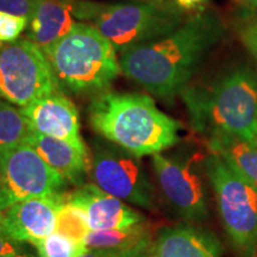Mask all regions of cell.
I'll use <instances>...</instances> for the list:
<instances>
[{
	"instance_id": "13",
	"label": "cell",
	"mask_w": 257,
	"mask_h": 257,
	"mask_svg": "<svg viewBox=\"0 0 257 257\" xmlns=\"http://www.w3.org/2000/svg\"><path fill=\"white\" fill-rule=\"evenodd\" d=\"M63 195L83 210L87 216L89 229L93 231L121 229L146 220L140 212L131 208L126 202L104 192L94 184H83Z\"/></svg>"
},
{
	"instance_id": "31",
	"label": "cell",
	"mask_w": 257,
	"mask_h": 257,
	"mask_svg": "<svg viewBox=\"0 0 257 257\" xmlns=\"http://www.w3.org/2000/svg\"><path fill=\"white\" fill-rule=\"evenodd\" d=\"M154 257H156V256H154Z\"/></svg>"
},
{
	"instance_id": "6",
	"label": "cell",
	"mask_w": 257,
	"mask_h": 257,
	"mask_svg": "<svg viewBox=\"0 0 257 257\" xmlns=\"http://www.w3.org/2000/svg\"><path fill=\"white\" fill-rule=\"evenodd\" d=\"M204 169L213 188L220 220L239 257L257 253V188L217 154L205 157Z\"/></svg>"
},
{
	"instance_id": "5",
	"label": "cell",
	"mask_w": 257,
	"mask_h": 257,
	"mask_svg": "<svg viewBox=\"0 0 257 257\" xmlns=\"http://www.w3.org/2000/svg\"><path fill=\"white\" fill-rule=\"evenodd\" d=\"M74 16L98 29L119 54L165 37L186 19L176 0H75Z\"/></svg>"
},
{
	"instance_id": "8",
	"label": "cell",
	"mask_w": 257,
	"mask_h": 257,
	"mask_svg": "<svg viewBox=\"0 0 257 257\" xmlns=\"http://www.w3.org/2000/svg\"><path fill=\"white\" fill-rule=\"evenodd\" d=\"M89 174L93 184L121 201L150 211L156 208L155 192L141 157L117 144L94 143Z\"/></svg>"
},
{
	"instance_id": "21",
	"label": "cell",
	"mask_w": 257,
	"mask_h": 257,
	"mask_svg": "<svg viewBox=\"0 0 257 257\" xmlns=\"http://www.w3.org/2000/svg\"><path fill=\"white\" fill-rule=\"evenodd\" d=\"M35 246L38 257H79L88 251L82 243L75 242L56 231L35 244Z\"/></svg>"
},
{
	"instance_id": "3",
	"label": "cell",
	"mask_w": 257,
	"mask_h": 257,
	"mask_svg": "<svg viewBox=\"0 0 257 257\" xmlns=\"http://www.w3.org/2000/svg\"><path fill=\"white\" fill-rule=\"evenodd\" d=\"M192 127L204 137L229 134L253 143L257 127V72L249 66L230 69L207 85L181 92Z\"/></svg>"
},
{
	"instance_id": "28",
	"label": "cell",
	"mask_w": 257,
	"mask_h": 257,
	"mask_svg": "<svg viewBox=\"0 0 257 257\" xmlns=\"http://www.w3.org/2000/svg\"><path fill=\"white\" fill-rule=\"evenodd\" d=\"M4 220H5V212L2 208V206H0V232H4L5 233Z\"/></svg>"
},
{
	"instance_id": "32",
	"label": "cell",
	"mask_w": 257,
	"mask_h": 257,
	"mask_svg": "<svg viewBox=\"0 0 257 257\" xmlns=\"http://www.w3.org/2000/svg\"><path fill=\"white\" fill-rule=\"evenodd\" d=\"M256 257H257V256H256Z\"/></svg>"
},
{
	"instance_id": "4",
	"label": "cell",
	"mask_w": 257,
	"mask_h": 257,
	"mask_svg": "<svg viewBox=\"0 0 257 257\" xmlns=\"http://www.w3.org/2000/svg\"><path fill=\"white\" fill-rule=\"evenodd\" d=\"M43 51L60 92L101 94L121 72L113 44L83 22Z\"/></svg>"
},
{
	"instance_id": "30",
	"label": "cell",
	"mask_w": 257,
	"mask_h": 257,
	"mask_svg": "<svg viewBox=\"0 0 257 257\" xmlns=\"http://www.w3.org/2000/svg\"><path fill=\"white\" fill-rule=\"evenodd\" d=\"M253 143L257 146V127H256V134H255V140H253Z\"/></svg>"
},
{
	"instance_id": "1",
	"label": "cell",
	"mask_w": 257,
	"mask_h": 257,
	"mask_svg": "<svg viewBox=\"0 0 257 257\" xmlns=\"http://www.w3.org/2000/svg\"><path fill=\"white\" fill-rule=\"evenodd\" d=\"M226 34L216 12L200 11L174 31L120 54V70L146 91L163 99L181 94Z\"/></svg>"
},
{
	"instance_id": "19",
	"label": "cell",
	"mask_w": 257,
	"mask_h": 257,
	"mask_svg": "<svg viewBox=\"0 0 257 257\" xmlns=\"http://www.w3.org/2000/svg\"><path fill=\"white\" fill-rule=\"evenodd\" d=\"M31 133L22 108L0 99V152L27 142Z\"/></svg>"
},
{
	"instance_id": "11",
	"label": "cell",
	"mask_w": 257,
	"mask_h": 257,
	"mask_svg": "<svg viewBox=\"0 0 257 257\" xmlns=\"http://www.w3.org/2000/svg\"><path fill=\"white\" fill-rule=\"evenodd\" d=\"M62 194L30 198L5 211V233L19 243L35 245L56 230L57 208Z\"/></svg>"
},
{
	"instance_id": "27",
	"label": "cell",
	"mask_w": 257,
	"mask_h": 257,
	"mask_svg": "<svg viewBox=\"0 0 257 257\" xmlns=\"http://www.w3.org/2000/svg\"><path fill=\"white\" fill-rule=\"evenodd\" d=\"M4 257H35V255L32 252L28 251V250L23 249L22 251L16 252V253H11V255H8V256H4Z\"/></svg>"
},
{
	"instance_id": "14",
	"label": "cell",
	"mask_w": 257,
	"mask_h": 257,
	"mask_svg": "<svg viewBox=\"0 0 257 257\" xmlns=\"http://www.w3.org/2000/svg\"><path fill=\"white\" fill-rule=\"evenodd\" d=\"M27 142L67 182L76 187L85 184V179L91 173L87 147L37 133H31Z\"/></svg>"
},
{
	"instance_id": "9",
	"label": "cell",
	"mask_w": 257,
	"mask_h": 257,
	"mask_svg": "<svg viewBox=\"0 0 257 257\" xmlns=\"http://www.w3.org/2000/svg\"><path fill=\"white\" fill-rule=\"evenodd\" d=\"M67 184L28 142L0 152V206L4 212L25 199L63 194Z\"/></svg>"
},
{
	"instance_id": "18",
	"label": "cell",
	"mask_w": 257,
	"mask_h": 257,
	"mask_svg": "<svg viewBox=\"0 0 257 257\" xmlns=\"http://www.w3.org/2000/svg\"><path fill=\"white\" fill-rule=\"evenodd\" d=\"M152 242L153 230L144 220L121 229L91 230L83 245L87 250H133L150 249Z\"/></svg>"
},
{
	"instance_id": "23",
	"label": "cell",
	"mask_w": 257,
	"mask_h": 257,
	"mask_svg": "<svg viewBox=\"0 0 257 257\" xmlns=\"http://www.w3.org/2000/svg\"><path fill=\"white\" fill-rule=\"evenodd\" d=\"M0 11L24 17L30 22L32 15L31 0H0Z\"/></svg>"
},
{
	"instance_id": "22",
	"label": "cell",
	"mask_w": 257,
	"mask_h": 257,
	"mask_svg": "<svg viewBox=\"0 0 257 257\" xmlns=\"http://www.w3.org/2000/svg\"><path fill=\"white\" fill-rule=\"evenodd\" d=\"M29 27V19L0 11V41L14 42Z\"/></svg>"
},
{
	"instance_id": "15",
	"label": "cell",
	"mask_w": 257,
	"mask_h": 257,
	"mask_svg": "<svg viewBox=\"0 0 257 257\" xmlns=\"http://www.w3.org/2000/svg\"><path fill=\"white\" fill-rule=\"evenodd\" d=\"M156 257H224L221 243L210 231L191 224H179L160 231Z\"/></svg>"
},
{
	"instance_id": "2",
	"label": "cell",
	"mask_w": 257,
	"mask_h": 257,
	"mask_svg": "<svg viewBox=\"0 0 257 257\" xmlns=\"http://www.w3.org/2000/svg\"><path fill=\"white\" fill-rule=\"evenodd\" d=\"M88 120L106 141L138 157L155 155L179 142L181 123L159 110L150 96L104 92L92 101Z\"/></svg>"
},
{
	"instance_id": "16",
	"label": "cell",
	"mask_w": 257,
	"mask_h": 257,
	"mask_svg": "<svg viewBox=\"0 0 257 257\" xmlns=\"http://www.w3.org/2000/svg\"><path fill=\"white\" fill-rule=\"evenodd\" d=\"M32 15L28 27V38L46 49L68 34L75 25V0H31Z\"/></svg>"
},
{
	"instance_id": "7",
	"label": "cell",
	"mask_w": 257,
	"mask_h": 257,
	"mask_svg": "<svg viewBox=\"0 0 257 257\" xmlns=\"http://www.w3.org/2000/svg\"><path fill=\"white\" fill-rule=\"evenodd\" d=\"M60 92L43 49L29 38L0 46V99L24 107Z\"/></svg>"
},
{
	"instance_id": "12",
	"label": "cell",
	"mask_w": 257,
	"mask_h": 257,
	"mask_svg": "<svg viewBox=\"0 0 257 257\" xmlns=\"http://www.w3.org/2000/svg\"><path fill=\"white\" fill-rule=\"evenodd\" d=\"M21 108L32 133L86 146L80 136L79 112L73 101L61 92L43 96Z\"/></svg>"
},
{
	"instance_id": "29",
	"label": "cell",
	"mask_w": 257,
	"mask_h": 257,
	"mask_svg": "<svg viewBox=\"0 0 257 257\" xmlns=\"http://www.w3.org/2000/svg\"><path fill=\"white\" fill-rule=\"evenodd\" d=\"M249 2L251 3L253 6H256V8H257V0H249Z\"/></svg>"
},
{
	"instance_id": "10",
	"label": "cell",
	"mask_w": 257,
	"mask_h": 257,
	"mask_svg": "<svg viewBox=\"0 0 257 257\" xmlns=\"http://www.w3.org/2000/svg\"><path fill=\"white\" fill-rule=\"evenodd\" d=\"M198 156L187 161L155 154L153 166L163 198L172 210L189 221H204L208 217L207 197L197 169Z\"/></svg>"
},
{
	"instance_id": "26",
	"label": "cell",
	"mask_w": 257,
	"mask_h": 257,
	"mask_svg": "<svg viewBox=\"0 0 257 257\" xmlns=\"http://www.w3.org/2000/svg\"><path fill=\"white\" fill-rule=\"evenodd\" d=\"M23 249V243H19L17 240L12 239L11 237H9L6 233L0 232V257L19 252Z\"/></svg>"
},
{
	"instance_id": "24",
	"label": "cell",
	"mask_w": 257,
	"mask_h": 257,
	"mask_svg": "<svg viewBox=\"0 0 257 257\" xmlns=\"http://www.w3.org/2000/svg\"><path fill=\"white\" fill-rule=\"evenodd\" d=\"M150 249L88 250L79 257H147Z\"/></svg>"
},
{
	"instance_id": "25",
	"label": "cell",
	"mask_w": 257,
	"mask_h": 257,
	"mask_svg": "<svg viewBox=\"0 0 257 257\" xmlns=\"http://www.w3.org/2000/svg\"><path fill=\"white\" fill-rule=\"evenodd\" d=\"M240 40L257 61V19L243 25L240 29Z\"/></svg>"
},
{
	"instance_id": "20",
	"label": "cell",
	"mask_w": 257,
	"mask_h": 257,
	"mask_svg": "<svg viewBox=\"0 0 257 257\" xmlns=\"http://www.w3.org/2000/svg\"><path fill=\"white\" fill-rule=\"evenodd\" d=\"M63 194L57 208L55 231L75 242L83 244V239L91 231L87 216L79 206L67 200Z\"/></svg>"
},
{
	"instance_id": "17",
	"label": "cell",
	"mask_w": 257,
	"mask_h": 257,
	"mask_svg": "<svg viewBox=\"0 0 257 257\" xmlns=\"http://www.w3.org/2000/svg\"><path fill=\"white\" fill-rule=\"evenodd\" d=\"M211 153L220 156L231 168L257 188V146L236 135L219 134L207 138Z\"/></svg>"
}]
</instances>
